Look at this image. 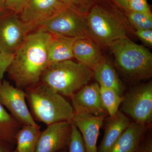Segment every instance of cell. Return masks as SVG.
Wrapping results in <instances>:
<instances>
[{
  "mask_svg": "<svg viewBox=\"0 0 152 152\" xmlns=\"http://www.w3.org/2000/svg\"><path fill=\"white\" fill-rule=\"evenodd\" d=\"M27 102L34 119L47 126L66 121L72 123L75 111L62 95L41 81L25 90Z\"/></svg>",
  "mask_w": 152,
  "mask_h": 152,
  "instance_id": "2",
  "label": "cell"
},
{
  "mask_svg": "<svg viewBox=\"0 0 152 152\" xmlns=\"http://www.w3.org/2000/svg\"><path fill=\"white\" fill-rule=\"evenodd\" d=\"M22 126L0 103V140L15 145L16 135Z\"/></svg>",
  "mask_w": 152,
  "mask_h": 152,
  "instance_id": "20",
  "label": "cell"
},
{
  "mask_svg": "<svg viewBox=\"0 0 152 152\" xmlns=\"http://www.w3.org/2000/svg\"><path fill=\"white\" fill-rule=\"evenodd\" d=\"M69 10L86 17L94 6V0H59Z\"/></svg>",
  "mask_w": 152,
  "mask_h": 152,
  "instance_id": "23",
  "label": "cell"
},
{
  "mask_svg": "<svg viewBox=\"0 0 152 152\" xmlns=\"http://www.w3.org/2000/svg\"><path fill=\"white\" fill-rule=\"evenodd\" d=\"M147 126L131 123L115 142L110 152H136L146 134Z\"/></svg>",
  "mask_w": 152,
  "mask_h": 152,
  "instance_id": "16",
  "label": "cell"
},
{
  "mask_svg": "<svg viewBox=\"0 0 152 152\" xmlns=\"http://www.w3.org/2000/svg\"><path fill=\"white\" fill-rule=\"evenodd\" d=\"M74 58L93 70L104 57L99 46L90 38L77 39L74 45Z\"/></svg>",
  "mask_w": 152,
  "mask_h": 152,
  "instance_id": "15",
  "label": "cell"
},
{
  "mask_svg": "<svg viewBox=\"0 0 152 152\" xmlns=\"http://www.w3.org/2000/svg\"><path fill=\"white\" fill-rule=\"evenodd\" d=\"M41 132L39 126H22L15 136L16 151L18 152H35Z\"/></svg>",
  "mask_w": 152,
  "mask_h": 152,
  "instance_id": "19",
  "label": "cell"
},
{
  "mask_svg": "<svg viewBox=\"0 0 152 152\" xmlns=\"http://www.w3.org/2000/svg\"><path fill=\"white\" fill-rule=\"evenodd\" d=\"M93 77L90 68L70 60L49 66L40 81L55 92L71 98L88 84Z\"/></svg>",
  "mask_w": 152,
  "mask_h": 152,
  "instance_id": "3",
  "label": "cell"
},
{
  "mask_svg": "<svg viewBox=\"0 0 152 152\" xmlns=\"http://www.w3.org/2000/svg\"><path fill=\"white\" fill-rule=\"evenodd\" d=\"M58 152H68V147L67 148L61 150V151Z\"/></svg>",
  "mask_w": 152,
  "mask_h": 152,
  "instance_id": "33",
  "label": "cell"
},
{
  "mask_svg": "<svg viewBox=\"0 0 152 152\" xmlns=\"http://www.w3.org/2000/svg\"><path fill=\"white\" fill-rule=\"evenodd\" d=\"M129 10L152 15L147 0H130L128 1Z\"/></svg>",
  "mask_w": 152,
  "mask_h": 152,
  "instance_id": "25",
  "label": "cell"
},
{
  "mask_svg": "<svg viewBox=\"0 0 152 152\" xmlns=\"http://www.w3.org/2000/svg\"><path fill=\"white\" fill-rule=\"evenodd\" d=\"M37 29L12 12L0 17V50L14 54L26 36Z\"/></svg>",
  "mask_w": 152,
  "mask_h": 152,
  "instance_id": "8",
  "label": "cell"
},
{
  "mask_svg": "<svg viewBox=\"0 0 152 152\" xmlns=\"http://www.w3.org/2000/svg\"><path fill=\"white\" fill-rule=\"evenodd\" d=\"M0 103L22 126H39L28 107L25 90L5 80L0 81Z\"/></svg>",
  "mask_w": 152,
  "mask_h": 152,
  "instance_id": "9",
  "label": "cell"
},
{
  "mask_svg": "<svg viewBox=\"0 0 152 152\" xmlns=\"http://www.w3.org/2000/svg\"><path fill=\"white\" fill-rule=\"evenodd\" d=\"M18 152L17 151H10V152Z\"/></svg>",
  "mask_w": 152,
  "mask_h": 152,
  "instance_id": "34",
  "label": "cell"
},
{
  "mask_svg": "<svg viewBox=\"0 0 152 152\" xmlns=\"http://www.w3.org/2000/svg\"><path fill=\"white\" fill-rule=\"evenodd\" d=\"M72 123L61 122L48 125L41 132L35 152H58L67 148Z\"/></svg>",
  "mask_w": 152,
  "mask_h": 152,
  "instance_id": "10",
  "label": "cell"
},
{
  "mask_svg": "<svg viewBox=\"0 0 152 152\" xmlns=\"http://www.w3.org/2000/svg\"><path fill=\"white\" fill-rule=\"evenodd\" d=\"M75 113H84L96 116L108 115L101 99L100 86L97 83L87 84L71 97Z\"/></svg>",
  "mask_w": 152,
  "mask_h": 152,
  "instance_id": "11",
  "label": "cell"
},
{
  "mask_svg": "<svg viewBox=\"0 0 152 152\" xmlns=\"http://www.w3.org/2000/svg\"><path fill=\"white\" fill-rule=\"evenodd\" d=\"M76 39L53 35L48 51L49 66L74 58L73 47Z\"/></svg>",
  "mask_w": 152,
  "mask_h": 152,
  "instance_id": "18",
  "label": "cell"
},
{
  "mask_svg": "<svg viewBox=\"0 0 152 152\" xmlns=\"http://www.w3.org/2000/svg\"><path fill=\"white\" fill-rule=\"evenodd\" d=\"M128 18L136 30L152 29V15L129 11Z\"/></svg>",
  "mask_w": 152,
  "mask_h": 152,
  "instance_id": "22",
  "label": "cell"
},
{
  "mask_svg": "<svg viewBox=\"0 0 152 152\" xmlns=\"http://www.w3.org/2000/svg\"><path fill=\"white\" fill-rule=\"evenodd\" d=\"M131 123L129 118L119 111L113 116L109 117L106 123L103 137L97 148V152H110L114 144Z\"/></svg>",
  "mask_w": 152,
  "mask_h": 152,
  "instance_id": "14",
  "label": "cell"
},
{
  "mask_svg": "<svg viewBox=\"0 0 152 152\" xmlns=\"http://www.w3.org/2000/svg\"><path fill=\"white\" fill-rule=\"evenodd\" d=\"M52 37L50 33L36 30L25 38L7 72L17 88L25 90L40 81L49 67L48 51Z\"/></svg>",
  "mask_w": 152,
  "mask_h": 152,
  "instance_id": "1",
  "label": "cell"
},
{
  "mask_svg": "<svg viewBox=\"0 0 152 152\" xmlns=\"http://www.w3.org/2000/svg\"><path fill=\"white\" fill-rule=\"evenodd\" d=\"M94 77L100 86L112 89L123 96L124 88L110 62L103 58L93 70Z\"/></svg>",
  "mask_w": 152,
  "mask_h": 152,
  "instance_id": "17",
  "label": "cell"
},
{
  "mask_svg": "<svg viewBox=\"0 0 152 152\" xmlns=\"http://www.w3.org/2000/svg\"><path fill=\"white\" fill-rule=\"evenodd\" d=\"M28 0H5L6 7L8 10L20 15L25 8Z\"/></svg>",
  "mask_w": 152,
  "mask_h": 152,
  "instance_id": "27",
  "label": "cell"
},
{
  "mask_svg": "<svg viewBox=\"0 0 152 152\" xmlns=\"http://www.w3.org/2000/svg\"><path fill=\"white\" fill-rule=\"evenodd\" d=\"M112 1L121 8L124 9L127 12L129 11V7H128V0H112Z\"/></svg>",
  "mask_w": 152,
  "mask_h": 152,
  "instance_id": "31",
  "label": "cell"
},
{
  "mask_svg": "<svg viewBox=\"0 0 152 152\" xmlns=\"http://www.w3.org/2000/svg\"><path fill=\"white\" fill-rule=\"evenodd\" d=\"M89 37L99 46H108L127 37L124 24L116 15L99 5H94L86 17Z\"/></svg>",
  "mask_w": 152,
  "mask_h": 152,
  "instance_id": "5",
  "label": "cell"
},
{
  "mask_svg": "<svg viewBox=\"0 0 152 152\" xmlns=\"http://www.w3.org/2000/svg\"><path fill=\"white\" fill-rule=\"evenodd\" d=\"M37 30L73 39L89 37L86 17L67 8L41 23Z\"/></svg>",
  "mask_w": 152,
  "mask_h": 152,
  "instance_id": "6",
  "label": "cell"
},
{
  "mask_svg": "<svg viewBox=\"0 0 152 152\" xmlns=\"http://www.w3.org/2000/svg\"><path fill=\"white\" fill-rule=\"evenodd\" d=\"M106 116L75 113L72 124L80 133L86 152H98L97 142Z\"/></svg>",
  "mask_w": 152,
  "mask_h": 152,
  "instance_id": "13",
  "label": "cell"
},
{
  "mask_svg": "<svg viewBox=\"0 0 152 152\" xmlns=\"http://www.w3.org/2000/svg\"><path fill=\"white\" fill-rule=\"evenodd\" d=\"M14 54L0 50V81L2 80L14 58Z\"/></svg>",
  "mask_w": 152,
  "mask_h": 152,
  "instance_id": "26",
  "label": "cell"
},
{
  "mask_svg": "<svg viewBox=\"0 0 152 152\" xmlns=\"http://www.w3.org/2000/svg\"><path fill=\"white\" fill-rule=\"evenodd\" d=\"M65 9L59 0H28L19 17L23 22L35 25L37 28L41 23Z\"/></svg>",
  "mask_w": 152,
  "mask_h": 152,
  "instance_id": "12",
  "label": "cell"
},
{
  "mask_svg": "<svg viewBox=\"0 0 152 152\" xmlns=\"http://www.w3.org/2000/svg\"><path fill=\"white\" fill-rule=\"evenodd\" d=\"M136 152H152L151 134H145L139 144Z\"/></svg>",
  "mask_w": 152,
  "mask_h": 152,
  "instance_id": "28",
  "label": "cell"
},
{
  "mask_svg": "<svg viewBox=\"0 0 152 152\" xmlns=\"http://www.w3.org/2000/svg\"><path fill=\"white\" fill-rule=\"evenodd\" d=\"M124 97L121 110L134 122L145 126L152 121V84L149 82L136 87Z\"/></svg>",
  "mask_w": 152,
  "mask_h": 152,
  "instance_id": "7",
  "label": "cell"
},
{
  "mask_svg": "<svg viewBox=\"0 0 152 152\" xmlns=\"http://www.w3.org/2000/svg\"><path fill=\"white\" fill-rule=\"evenodd\" d=\"M128 1H130V0H128Z\"/></svg>",
  "mask_w": 152,
  "mask_h": 152,
  "instance_id": "35",
  "label": "cell"
},
{
  "mask_svg": "<svg viewBox=\"0 0 152 152\" xmlns=\"http://www.w3.org/2000/svg\"><path fill=\"white\" fill-rule=\"evenodd\" d=\"M101 99L104 107L110 116L115 115L123 100V96H120L114 90L109 88L100 86Z\"/></svg>",
  "mask_w": 152,
  "mask_h": 152,
  "instance_id": "21",
  "label": "cell"
},
{
  "mask_svg": "<svg viewBox=\"0 0 152 152\" xmlns=\"http://www.w3.org/2000/svg\"><path fill=\"white\" fill-rule=\"evenodd\" d=\"M10 11L6 7L5 0H0V17L8 13Z\"/></svg>",
  "mask_w": 152,
  "mask_h": 152,
  "instance_id": "32",
  "label": "cell"
},
{
  "mask_svg": "<svg viewBox=\"0 0 152 152\" xmlns=\"http://www.w3.org/2000/svg\"><path fill=\"white\" fill-rule=\"evenodd\" d=\"M14 145L0 140V152H9L13 151Z\"/></svg>",
  "mask_w": 152,
  "mask_h": 152,
  "instance_id": "30",
  "label": "cell"
},
{
  "mask_svg": "<svg viewBox=\"0 0 152 152\" xmlns=\"http://www.w3.org/2000/svg\"><path fill=\"white\" fill-rule=\"evenodd\" d=\"M109 47L117 67L124 75L137 80L151 77L152 54L148 49L127 37L115 41Z\"/></svg>",
  "mask_w": 152,
  "mask_h": 152,
  "instance_id": "4",
  "label": "cell"
},
{
  "mask_svg": "<svg viewBox=\"0 0 152 152\" xmlns=\"http://www.w3.org/2000/svg\"><path fill=\"white\" fill-rule=\"evenodd\" d=\"M135 34L141 40L149 46L152 45V30H136Z\"/></svg>",
  "mask_w": 152,
  "mask_h": 152,
  "instance_id": "29",
  "label": "cell"
},
{
  "mask_svg": "<svg viewBox=\"0 0 152 152\" xmlns=\"http://www.w3.org/2000/svg\"><path fill=\"white\" fill-rule=\"evenodd\" d=\"M68 152H86L81 134L73 124L72 134L68 146Z\"/></svg>",
  "mask_w": 152,
  "mask_h": 152,
  "instance_id": "24",
  "label": "cell"
}]
</instances>
